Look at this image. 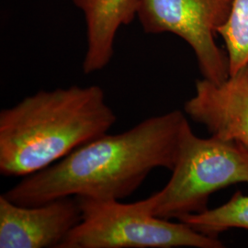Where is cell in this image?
<instances>
[{
    "label": "cell",
    "mask_w": 248,
    "mask_h": 248,
    "mask_svg": "<svg viewBox=\"0 0 248 248\" xmlns=\"http://www.w3.org/2000/svg\"><path fill=\"white\" fill-rule=\"evenodd\" d=\"M218 34L225 44L230 76L248 64V0H233L230 15Z\"/></svg>",
    "instance_id": "cell-10"
},
{
    "label": "cell",
    "mask_w": 248,
    "mask_h": 248,
    "mask_svg": "<svg viewBox=\"0 0 248 248\" xmlns=\"http://www.w3.org/2000/svg\"><path fill=\"white\" fill-rule=\"evenodd\" d=\"M116 121L98 86L40 90L0 111V174L37 173L106 134Z\"/></svg>",
    "instance_id": "cell-2"
},
{
    "label": "cell",
    "mask_w": 248,
    "mask_h": 248,
    "mask_svg": "<svg viewBox=\"0 0 248 248\" xmlns=\"http://www.w3.org/2000/svg\"><path fill=\"white\" fill-rule=\"evenodd\" d=\"M233 0H139L137 17L147 33L180 37L195 53L203 78L222 83L230 77L227 53L215 42Z\"/></svg>",
    "instance_id": "cell-5"
},
{
    "label": "cell",
    "mask_w": 248,
    "mask_h": 248,
    "mask_svg": "<svg viewBox=\"0 0 248 248\" xmlns=\"http://www.w3.org/2000/svg\"><path fill=\"white\" fill-rule=\"evenodd\" d=\"M81 221L75 197L22 206L0 195V248H58Z\"/></svg>",
    "instance_id": "cell-6"
},
{
    "label": "cell",
    "mask_w": 248,
    "mask_h": 248,
    "mask_svg": "<svg viewBox=\"0 0 248 248\" xmlns=\"http://www.w3.org/2000/svg\"><path fill=\"white\" fill-rule=\"evenodd\" d=\"M167 185L147 198L152 213L166 220L202 213L216 191L248 184V144L216 136L200 138L187 124Z\"/></svg>",
    "instance_id": "cell-3"
},
{
    "label": "cell",
    "mask_w": 248,
    "mask_h": 248,
    "mask_svg": "<svg viewBox=\"0 0 248 248\" xmlns=\"http://www.w3.org/2000/svg\"><path fill=\"white\" fill-rule=\"evenodd\" d=\"M187 124L186 115L176 109L145 119L124 133H106L23 177L3 195L22 206L76 196L124 200L154 169H174Z\"/></svg>",
    "instance_id": "cell-1"
},
{
    "label": "cell",
    "mask_w": 248,
    "mask_h": 248,
    "mask_svg": "<svg viewBox=\"0 0 248 248\" xmlns=\"http://www.w3.org/2000/svg\"><path fill=\"white\" fill-rule=\"evenodd\" d=\"M81 221L58 248H222L218 238L193 230L185 222L162 219L147 198L133 203L75 197Z\"/></svg>",
    "instance_id": "cell-4"
},
{
    "label": "cell",
    "mask_w": 248,
    "mask_h": 248,
    "mask_svg": "<svg viewBox=\"0 0 248 248\" xmlns=\"http://www.w3.org/2000/svg\"><path fill=\"white\" fill-rule=\"evenodd\" d=\"M85 18L88 47L83 61L86 75L100 71L110 62L119 29L137 17L139 0H73Z\"/></svg>",
    "instance_id": "cell-8"
},
{
    "label": "cell",
    "mask_w": 248,
    "mask_h": 248,
    "mask_svg": "<svg viewBox=\"0 0 248 248\" xmlns=\"http://www.w3.org/2000/svg\"><path fill=\"white\" fill-rule=\"evenodd\" d=\"M178 221L185 222L193 230L214 238H218L222 232L230 229L248 230V196L236 191L222 206L187 215Z\"/></svg>",
    "instance_id": "cell-9"
},
{
    "label": "cell",
    "mask_w": 248,
    "mask_h": 248,
    "mask_svg": "<svg viewBox=\"0 0 248 248\" xmlns=\"http://www.w3.org/2000/svg\"><path fill=\"white\" fill-rule=\"evenodd\" d=\"M184 110L213 136L248 144V64L222 83L198 80Z\"/></svg>",
    "instance_id": "cell-7"
}]
</instances>
